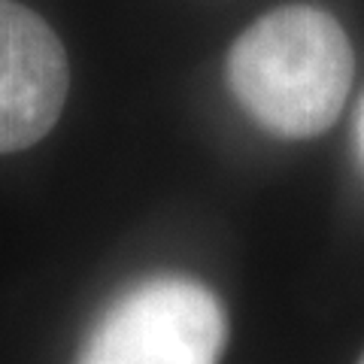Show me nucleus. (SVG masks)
I'll return each instance as SVG.
<instances>
[{
  "label": "nucleus",
  "mask_w": 364,
  "mask_h": 364,
  "mask_svg": "<svg viewBox=\"0 0 364 364\" xmlns=\"http://www.w3.org/2000/svg\"><path fill=\"white\" fill-rule=\"evenodd\" d=\"M352 46L318 6H279L249 25L228 52V88L261 128L310 140L343 112Z\"/></svg>",
  "instance_id": "nucleus-1"
},
{
  "label": "nucleus",
  "mask_w": 364,
  "mask_h": 364,
  "mask_svg": "<svg viewBox=\"0 0 364 364\" xmlns=\"http://www.w3.org/2000/svg\"><path fill=\"white\" fill-rule=\"evenodd\" d=\"M358 364H364V355H361V361H358Z\"/></svg>",
  "instance_id": "nucleus-5"
},
{
  "label": "nucleus",
  "mask_w": 364,
  "mask_h": 364,
  "mask_svg": "<svg viewBox=\"0 0 364 364\" xmlns=\"http://www.w3.org/2000/svg\"><path fill=\"white\" fill-rule=\"evenodd\" d=\"M355 149H358V161L364 167V97L358 107V119H355Z\"/></svg>",
  "instance_id": "nucleus-4"
},
{
  "label": "nucleus",
  "mask_w": 364,
  "mask_h": 364,
  "mask_svg": "<svg viewBox=\"0 0 364 364\" xmlns=\"http://www.w3.org/2000/svg\"><path fill=\"white\" fill-rule=\"evenodd\" d=\"M225 340L228 318L207 286L152 277L107 306L76 364H219Z\"/></svg>",
  "instance_id": "nucleus-2"
},
{
  "label": "nucleus",
  "mask_w": 364,
  "mask_h": 364,
  "mask_svg": "<svg viewBox=\"0 0 364 364\" xmlns=\"http://www.w3.org/2000/svg\"><path fill=\"white\" fill-rule=\"evenodd\" d=\"M70 85L64 46L33 9L0 0V155L55 128Z\"/></svg>",
  "instance_id": "nucleus-3"
}]
</instances>
